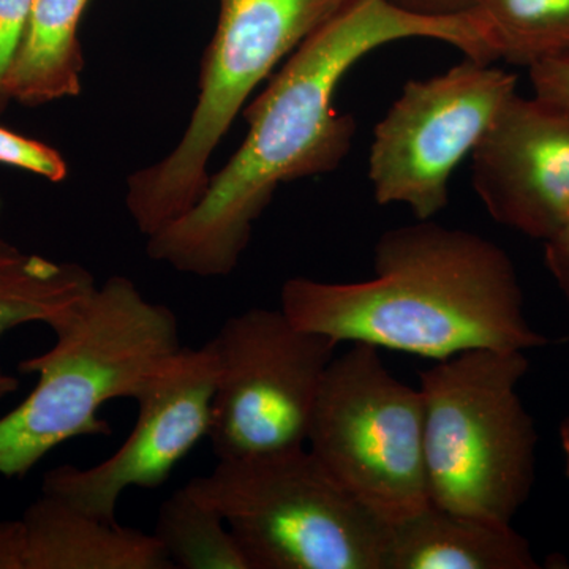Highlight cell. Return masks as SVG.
Masks as SVG:
<instances>
[{
	"instance_id": "obj_1",
	"label": "cell",
	"mask_w": 569,
	"mask_h": 569,
	"mask_svg": "<svg viewBox=\"0 0 569 569\" xmlns=\"http://www.w3.org/2000/svg\"><path fill=\"white\" fill-rule=\"evenodd\" d=\"M408 39L452 44L489 62L470 13L429 18L388 0H351L283 63L249 107V132L222 170L209 178L198 203L148 238V254L183 274L224 277L234 271L253 224L282 183L331 173L350 152L353 116L336 110L337 88L370 52Z\"/></svg>"
},
{
	"instance_id": "obj_2",
	"label": "cell",
	"mask_w": 569,
	"mask_h": 569,
	"mask_svg": "<svg viewBox=\"0 0 569 569\" xmlns=\"http://www.w3.org/2000/svg\"><path fill=\"white\" fill-rule=\"evenodd\" d=\"M373 269V279L355 283L295 277L283 284L280 309L299 328L339 343L433 361L549 343L527 320L511 258L482 236L418 220L380 236Z\"/></svg>"
},
{
	"instance_id": "obj_3",
	"label": "cell",
	"mask_w": 569,
	"mask_h": 569,
	"mask_svg": "<svg viewBox=\"0 0 569 569\" xmlns=\"http://www.w3.org/2000/svg\"><path fill=\"white\" fill-rule=\"evenodd\" d=\"M54 346L20 362L31 395L0 418V475L24 478L44 456L80 437L111 436L104 403L134 399L181 350L170 307L149 301L127 277H110L50 326Z\"/></svg>"
},
{
	"instance_id": "obj_4",
	"label": "cell",
	"mask_w": 569,
	"mask_h": 569,
	"mask_svg": "<svg viewBox=\"0 0 569 569\" xmlns=\"http://www.w3.org/2000/svg\"><path fill=\"white\" fill-rule=\"evenodd\" d=\"M526 351H466L421 373L427 492L436 507L511 523L529 500L538 433L518 387Z\"/></svg>"
},
{
	"instance_id": "obj_5",
	"label": "cell",
	"mask_w": 569,
	"mask_h": 569,
	"mask_svg": "<svg viewBox=\"0 0 569 569\" xmlns=\"http://www.w3.org/2000/svg\"><path fill=\"white\" fill-rule=\"evenodd\" d=\"M186 488L222 516L249 569H388L391 526L307 447L219 460Z\"/></svg>"
},
{
	"instance_id": "obj_6",
	"label": "cell",
	"mask_w": 569,
	"mask_h": 569,
	"mask_svg": "<svg viewBox=\"0 0 569 569\" xmlns=\"http://www.w3.org/2000/svg\"><path fill=\"white\" fill-rule=\"evenodd\" d=\"M350 2L220 0L186 132L162 160L127 179V211L140 233L151 238L198 203L211 178L209 160L254 89Z\"/></svg>"
},
{
	"instance_id": "obj_7",
	"label": "cell",
	"mask_w": 569,
	"mask_h": 569,
	"mask_svg": "<svg viewBox=\"0 0 569 569\" xmlns=\"http://www.w3.org/2000/svg\"><path fill=\"white\" fill-rule=\"evenodd\" d=\"M307 449L389 526L430 503L421 391L397 380L376 347L353 343L335 356L318 392Z\"/></svg>"
},
{
	"instance_id": "obj_8",
	"label": "cell",
	"mask_w": 569,
	"mask_h": 569,
	"mask_svg": "<svg viewBox=\"0 0 569 569\" xmlns=\"http://www.w3.org/2000/svg\"><path fill=\"white\" fill-rule=\"evenodd\" d=\"M211 342L219 372L208 438L216 458L307 447L339 342L299 328L282 309L261 307L228 318Z\"/></svg>"
},
{
	"instance_id": "obj_9",
	"label": "cell",
	"mask_w": 569,
	"mask_h": 569,
	"mask_svg": "<svg viewBox=\"0 0 569 569\" xmlns=\"http://www.w3.org/2000/svg\"><path fill=\"white\" fill-rule=\"evenodd\" d=\"M511 71L471 59L408 81L373 130L369 179L377 203L406 204L418 220L443 211L449 179L518 92Z\"/></svg>"
},
{
	"instance_id": "obj_10",
	"label": "cell",
	"mask_w": 569,
	"mask_h": 569,
	"mask_svg": "<svg viewBox=\"0 0 569 569\" xmlns=\"http://www.w3.org/2000/svg\"><path fill=\"white\" fill-rule=\"evenodd\" d=\"M217 372L212 342L176 351L134 397L137 422L121 448L97 466L52 468L44 475L41 492L116 520L119 498L127 489L160 488L208 438Z\"/></svg>"
},
{
	"instance_id": "obj_11",
	"label": "cell",
	"mask_w": 569,
	"mask_h": 569,
	"mask_svg": "<svg viewBox=\"0 0 569 569\" xmlns=\"http://www.w3.org/2000/svg\"><path fill=\"white\" fill-rule=\"evenodd\" d=\"M471 159L475 190L496 222L546 241L569 219V111L516 92Z\"/></svg>"
},
{
	"instance_id": "obj_12",
	"label": "cell",
	"mask_w": 569,
	"mask_h": 569,
	"mask_svg": "<svg viewBox=\"0 0 569 569\" xmlns=\"http://www.w3.org/2000/svg\"><path fill=\"white\" fill-rule=\"evenodd\" d=\"M24 569H174L159 539L41 492L21 519Z\"/></svg>"
},
{
	"instance_id": "obj_13",
	"label": "cell",
	"mask_w": 569,
	"mask_h": 569,
	"mask_svg": "<svg viewBox=\"0 0 569 569\" xmlns=\"http://www.w3.org/2000/svg\"><path fill=\"white\" fill-rule=\"evenodd\" d=\"M529 541L511 523L456 515L429 503L392 523L388 569H537Z\"/></svg>"
},
{
	"instance_id": "obj_14",
	"label": "cell",
	"mask_w": 569,
	"mask_h": 569,
	"mask_svg": "<svg viewBox=\"0 0 569 569\" xmlns=\"http://www.w3.org/2000/svg\"><path fill=\"white\" fill-rule=\"evenodd\" d=\"M88 3L32 0L7 78L10 102L40 107L80 93L84 61L78 28Z\"/></svg>"
},
{
	"instance_id": "obj_15",
	"label": "cell",
	"mask_w": 569,
	"mask_h": 569,
	"mask_svg": "<svg viewBox=\"0 0 569 569\" xmlns=\"http://www.w3.org/2000/svg\"><path fill=\"white\" fill-rule=\"evenodd\" d=\"M96 288L88 269L14 250L0 257V337L26 325L51 326Z\"/></svg>"
},
{
	"instance_id": "obj_16",
	"label": "cell",
	"mask_w": 569,
	"mask_h": 569,
	"mask_svg": "<svg viewBox=\"0 0 569 569\" xmlns=\"http://www.w3.org/2000/svg\"><path fill=\"white\" fill-rule=\"evenodd\" d=\"M470 14L492 62L569 58V0H479Z\"/></svg>"
},
{
	"instance_id": "obj_17",
	"label": "cell",
	"mask_w": 569,
	"mask_h": 569,
	"mask_svg": "<svg viewBox=\"0 0 569 569\" xmlns=\"http://www.w3.org/2000/svg\"><path fill=\"white\" fill-rule=\"evenodd\" d=\"M153 537L181 569H249L222 516L183 486L160 507Z\"/></svg>"
},
{
	"instance_id": "obj_18",
	"label": "cell",
	"mask_w": 569,
	"mask_h": 569,
	"mask_svg": "<svg viewBox=\"0 0 569 569\" xmlns=\"http://www.w3.org/2000/svg\"><path fill=\"white\" fill-rule=\"evenodd\" d=\"M0 163L28 171L50 182H62L69 173L61 152L44 142L22 137L0 126Z\"/></svg>"
},
{
	"instance_id": "obj_19",
	"label": "cell",
	"mask_w": 569,
	"mask_h": 569,
	"mask_svg": "<svg viewBox=\"0 0 569 569\" xmlns=\"http://www.w3.org/2000/svg\"><path fill=\"white\" fill-rule=\"evenodd\" d=\"M31 6L32 0H0V112L10 103L7 78Z\"/></svg>"
},
{
	"instance_id": "obj_20",
	"label": "cell",
	"mask_w": 569,
	"mask_h": 569,
	"mask_svg": "<svg viewBox=\"0 0 569 569\" xmlns=\"http://www.w3.org/2000/svg\"><path fill=\"white\" fill-rule=\"evenodd\" d=\"M535 97L569 111V58H552L529 67Z\"/></svg>"
},
{
	"instance_id": "obj_21",
	"label": "cell",
	"mask_w": 569,
	"mask_h": 569,
	"mask_svg": "<svg viewBox=\"0 0 569 569\" xmlns=\"http://www.w3.org/2000/svg\"><path fill=\"white\" fill-rule=\"evenodd\" d=\"M545 242V261L569 305V219Z\"/></svg>"
},
{
	"instance_id": "obj_22",
	"label": "cell",
	"mask_w": 569,
	"mask_h": 569,
	"mask_svg": "<svg viewBox=\"0 0 569 569\" xmlns=\"http://www.w3.org/2000/svg\"><path fill=\"white\" fill-rule=\"evenodd\" d=\"M399 9L429 18H455L470 13L479 0H388Z\"/></svg>"
},
{
	"instance_id": "obj_23",
	"label": "cell",
	"mask_w": 569,
	"mask_h": 569,
	"mask_svg": "<svg viewBox=\"0 0 569 569\" xmlns=\"http://www.w3.org/2000/svg\"><path fill=\"white\" fill-rule=\"evenodd\" d=\"M0 569H24V533L20 520H0Z\"/></svg>"
},
{
	"instance_id": "obj_24",
	"label": "cell",
	"mask_w": 569,
	"mask_h": 569,
	"mask_svg": "<svg viewBox=\"0 0 569 569\" xmlns=\"http://www.w3.org/2000/svg\"><path fill=\"white\" fill-rule=\"evenodd\" d=\"M18 387H20L18 378L10 376V373L6 372V370L2 369V366H0V400H2L3 397L13 395Z\"/></svg>"
},
{
	"instance_id": "obj_25",
	"label": "cell",
	"mask_w": 569,
	"mask_h": 569,
	"mask_svg": "<svg viewBox=\"0 0 569 569\" xmlns=\"http://www.w3.org/2000/svg\"><path fill=\"white\" fill-rule=\"evenodd\" d=\"M561 447H563L565 458H567V473L569 477V418L565 419L560 429Z\"/></svg>"
},
{
	"instance_id": "obj_26",
	"label": "cell",
	"mask_w": 569,
	"mask_h": 569,
	"mask_svg": "<svg viewBox=\"0 0 569 569\" xmlns=\"http://www.w3.org/2000/svg\"><path fill=\"white\" fill-rule=\"evenodd\" d=\"M14 247L7 244V242L0 241V257H3V254H9L11 252H14Z\"/></svg>"
}]
</instances>
